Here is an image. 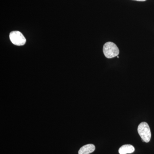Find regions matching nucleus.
Returning a JSON list of instances; mask_svg holds the SVG:
<instances>
[{
	"label": "nucleus",
	"instance_id": "nucleus-1",
	"mask_svg": "<svg viewBox=\"0 0 154 154\" xmlns=\"http://www.w3.org/2000/svg\"><path fill=\"white\" fill-rule=\"evenodd\" d=\"M103 51L107 58H112L117 56L119 53V48L116 45L111 42H108L104 44Z\"/></svg>",
	"mask_w": 154,
	"mask_h": 154
},
{
	"label": "nucleus",
	"instance_id": "nucleus-2",
	"mask_svg": "<svg viewBox=\"0 0 154 154\" xmlns=\"http://www.w3.org/2000/svg\"><path fill=\"white\" fill-rule=\"evenodd\" d=\"M137 131L143 141L146 143L150 141L151 137V133L149 125L146 122H141L138 127Z\"/></svg>",
	"mask_w": 154,
	"mask_h": 154
},
{
	"label": "nucleus",
	"instance_id": "nucleus-3",
	"mask_svg": "<svg viewBox=\"0 0 154 154\" xmlns=\"http://www.w3.org/2000/svg\"><path fill=\"white\" fill-rule=\"evenodd\" d=\"M10 38L11 42L18 46L24 45L26 42L25 36L19 31H14L10 34Z\"/></svg>",
	"mask_w": 154,
	"mask_h": 154
},
{
	"label": "nucleus",
	"instance_id": "nucleus-4",
	"mask_svg": "<svg viewBox=\"0 0 154 154\" xmlns=\"http://www.w3.org/2000/svg\"><path fill=\"white\" fill-rule=\"evenodd\" d=\"M96 147L94 144H89L86 145L80 148L79 154H90L95 150Z\"/></svg>",
	"mask_w": 154,
	"mask_h": 154
},
{
	"label": "nucleus",
	"instance_id": "nucleus-5",
	"mask_svg": "<svg viewBox=\"0 0 154 154\" xmlns=\"http://www.w3.org/2000/svg\"><path fill=\"white\" fill-rule=\"evenodd\" d=\"M134 147L131 145H124L119 149V154H131L134 152Z\"/></svg>",
	"mask_w": 154,
	"mask_h": 154
},
{
	"label": "nucleus",
	"instance_id": "nucleus-6",
	"mask_svg": "<svg viewBox=\"0 0 154 154\" xmlns=\"http://www.w3.org/2000/svg\"><path fill=\"white\" fill-rule=\"evenodd\" d=\"M134 1H138V2H145L146 0H134Z\"/></svg>",
	"mask_w": 154,
	"mask_h": 154
}]
</instances>
